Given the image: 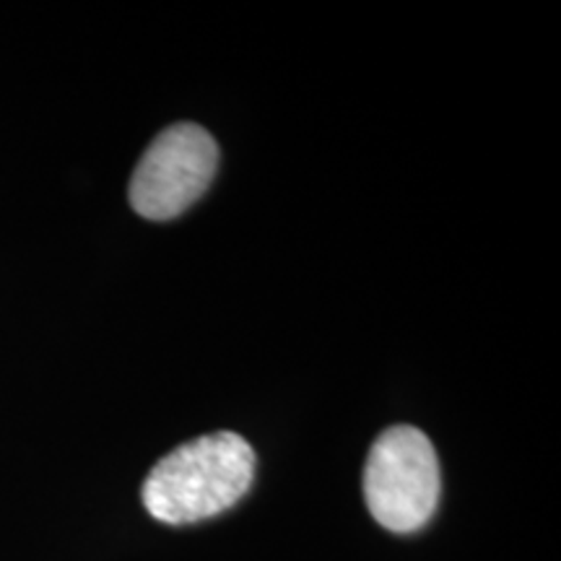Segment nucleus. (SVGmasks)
I'll return each instance as SVG.
<instances>
[{
  "mask_svg": "<svg viewBox=\"0 0 561 561\" xmlns=\"http://www.w3.org/2000/svg\"><path fill=\"white\" fill-rule=\"evenodd\" d=\"M255 453L237 432H216L174 447L151 468L144 504L153 520L191 525L221 515L248 494Z\"/></svg>",
  "mask_w": 561,
  "mask_h": 561,
  "instance_id": "nucleus-1",
  "label": "nucleus"
},
{
  "mask_svg": "<svg viewBox=\"0 0 561 561\" xmlns=\"http://www.w3.org/2000/svg\"><path fill=\"white\" fill-rule=\"evenodd\" d=\"M219 167V146L206 128L178 123L161 130L130 178V206L151 221L178 219L208 191Z\"/></svg>",
  "mask_w": 561,
  "mask_h": 561,
  "instance_id": "nucleus-3",
  "label": "nucleus"
},
{
  "mask_svg": "<svg viewBox=\"0 0 561 561\" xmlns=\"http://www.w3.org/2000/svg\"><path fill=\"white\" fill-rule=\"evenodd\" d=\"M439 491V460L424 432L398 424L377 437L364 466V500L385 530L424 528L437 512Z\"/></svg>",
  "mask_w": 561,
  "mask_h": 561,
  "instance_id": "nucleus-2",
  "label": "nucleus"
}]
</instances>
